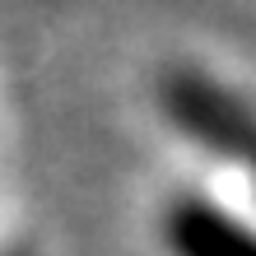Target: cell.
Instances as JSON below:
<instances>
[{
    "mask_svg": "<svg viewBox=\"0 0 256 256\" xmlns=\"http://www.w3.org/2000/svg\"><path fill=\"white\" fill-rule=\"evenodd\" d=\"M154 112L186 149L242 182L256 205V98L200 61H168L154 74Z\"/></svg>",
    "mask_w": 256,
    "mask_h": 256,
    "instance_id": "cell-1",
    "label": "cell"
},
{
    "mask_svg": "<svg viewBox=\"0 0 256 256\" xmlns=\"http://www.w3.org/2000/svg\"><path fill=\"white\" fill-rule=\"evenodd\" d=\"M154 238L163 256H256V219L205 191H172L158 205Z\"/></svg>",
    "mask_w": 256,
    "mask_h": 256,
    "instance_id": "cell-2",
    "label": "cell"
},
{
    "mask_svg": "<svg viewBox=\"0 0 256 256\" xmlns=\"http://www.w3.org/2000/svg\"><path fill=\"white\" fill-rule=\"evenodd\" d=\"M0 256H28V252H0Z\"/></svg>",
    "mask_w": 256,
    "mask_h": 256,
    "instance_id": "cell-3",
    "label": "cell"
}]
</instances>
